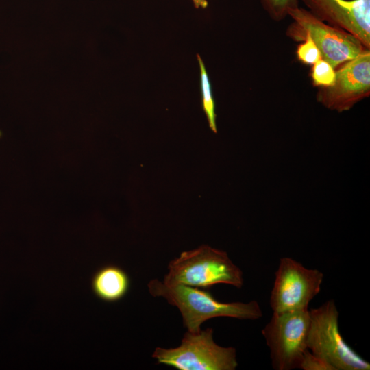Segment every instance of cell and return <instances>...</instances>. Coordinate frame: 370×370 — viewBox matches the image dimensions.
Listing matches in <instances>:
<instances>
[{
	"instance_id": "obj_8",
	"label": "cell",
	"mask_w": 370,
	"mask_h": 370,
	"mask_svg": "<svg viewBox=\"0 0 370 370\" xmlns=\"http://www.w3.org/2000/svg\"><path fill=\"white\" fill-rule=\"evenodd\" d=\"M370 95V51L366 49L336 69L332 85L318 88L316 98L326 108L342 112Z\"/></svg>"
},
{
	"instance_id": "obj_4",
	"label": "cell",
	"mask_w": 370,
	"mask_h": 370,
	"mask_svg": "<svg viewBox=\"0 0 370 370\" xmlns=\"http://www.w3.org/2000/svg\"><path fill=\"white\" fill-rule=\"evenodd\" d=\"M152 357L158 363L179 370H234L238 366L236 349L217 345L212 328L195 333L188 331L180 346L156 347Z\"/></svg>"
},
{
	"instance_id": "obj_11",
	"label": "cell",
	"mask_w": 370,
	"mask_h": 370,
	"mask_svg": "<svg viewBox=\"0 0 370 370\" xmlns=\"http://www.w3.org/2000/svg\"><path fill=\"white\" fill-rule=\"evenodd\" d=\"M200 69V87L203 109L207 116L210 129L217 133L215 104L212 97L210 82L204 62L199 54L197 55Z\"/></svg>"
},
{
	"instance_id": "obj_14",
	"label": "cell",
	"mask_w": 370,
	"mask_h": 370,
	"mask_svg": "<svg viewBox=\"0 0 370 370\" xmlns=\"http://www.w3.org/2000/svg\"><path fill=\"white\" fill-rule=\"evenodd\" d=\"M296 51L297 59L303 64L312 65L321 58V53L315 43L308 35L301 38Z\"/></svg>"
},
{
	"instance_id": "obj_3",
	"label": "cell",
	"mask_w": 370,
	"mask_h": 370,
	"mask_svg": "<svg viewBox=\"0 0 370 370\" xmlns=\"http://www.w3.org/2000/svg\"><path fill=\"white\" fill-rule=\"evenodd\" d=\"M307 348L334 370H369L370 363L344 340L338 327L339 313L334 300L310 310Z\"/></svg>"
},
{
	"instance_id": "obj_12",
	"label": "cell",
	"mask_w": 370,
	"mask_h": 370,
	"mask_svg": "<svg viewBox=\"0 0 370 370\" xmlns=\"http://www.w3.org/2000/svg\"><path fill=\"white\" fill-rule=\"evenodd\" d=\"M312 84L318 88L328 87L333 84L336 77V69L326 60L321 58L311 69Z\"/></svg>"
},
{
	"instance_id": "obj_6",
	"label": "cell",
	"mask_w": 370,
	"mask_h": 370,
	"mask_svg": "<svg viewBox=\"0 0 370 370\" xmlns=\"http://www.w3.org/2000/svg\"><path fill=\"white\" fill-rule=\"evenodd\" d=\"M310 323L308 308L273 313L262 330L275 370H292L299 367L307 348Z\"/></svg>"
},
{
	"instance_id": "obj_16",
	"label": "cell",
	"mask_w": 370,
	"mask_h": 370,
	"mask_svg": "<svg viewBox=\"0 0 370 370\" xmlns=\"http://www.w3.org/2000/svg\"><path fill=\"white\" fill-rule=\"evenodd\" d=\"M192 1L196 8L205 9L208 5V0H192Z\"/></svg>"
},
{
	"instance_id": "obj_5",
	"label": "cell",
	"mask_w": 370,
	"mask_h": 370,
	"mask_svg": "<svg viewBox=\"0 0 370 370\" xmlns=\"http://www.w3.org/2000/svg\"><path fill=\"white\" fill-rule=\"evenodd\" d=\"M288 16L293 22L286 36L300 42L304 36L308 35L319 49L321 58L335 69L368 49L351 34L321 21L306 9H292Z\"/></svg>"
},
{
	"instance_id": "obj_1",
	"label": "cell",
	"mask_w": 370,
	"mask_h": 370,
	"mask_svg": "<svg viewBox=\"0 0 370 370\" xmlns=\"http://www.w3.org/2000/svg\"><path fill=\"white\" fill-rule=\"evenodd\" d=\"M150 294L162 297L180 311L184 326L190 332H198L201 324L210 319L225 317L239 319H260L262 310L255 300L247 303H223L216 300L208 292L182 284L168 286L158 280L147 284Z\"/></svg>"
},
{
	"instance_id": "obj_15",
	"label": "cell",
	"mask_w": 370,
	"mask_h": 370,
	"mask_svg": "<svg viewBox=\"0 0 370 370\" xmlns=\"http://www.w3.org/2000/svg\"><path fill=\"white\" fill-rule=\"evenodd\" d=\"M299 369L303 370H334L324 359L307 349L301 360Z\"/></svg>"
},
{
	"instance_id": "obj_13",
	"label": "cell",
	"mask_w": 370,
	"mask_h": 370,
	"mask_svg": "<svg viewBox=\"0 0 370 370\" xmlns=\"http://www.w3.org/2000/svg\"><path fill=\"white\" fill-rule=\"evenodd\" d=\"M263 8L275 21L288 16V12L299 7V0H261Z\"/></svg>"
},
{
	"instance_id": "obj_9",
	"label": "cell",
	"mask_w": 370,
	"mask_h": 370,
	"mask_svg": "<svg viewBox=\"0 0 370 370\" xmlns=\"http://www.w3.org/2000/svg\"><path fill=\"white\" fill-rule=\"evenodd\" d=\"M314 16L341 29L370 49V0H302Z\"/></svg>"
},
{
	"instance_id": "obj_7",
	"label": "cell",
	"mask_w": 370,
	"mask_h": 370,
	"mask_svg": "<svg viewBox=\"0 0 370 370\" xmlns=\"http://www.w3.org/2000/svg\"><path fill=\"white\" fill-rule=\"evenodd\" d=\"M323 273L289 257L280 260L269 304L273 313L308 308L320 292Z\"/></svg>"
},
{
	"instance_id": "obj_2",
	"label": "cell",
	"mask_w": 370,
	"mask_h": 370,
	"mask_svg": "<svg viewBox=\"0 0 370 370\" xmlns=\"http://www.w3.org/2000/svg\"><path fill=\"white\" fill-rule=\"evenodd\" d=\"M168 269L163 281L168 286L208 288L225 284L241 288L244 282L241 269L227 254L208 245L183 251L169 262Z\"/></svg>"
},
{
	"instance_id": "obj_10",
	"label": "cell",
	"mask_w": 370,
	"mask_h": 370,
	"mask_svg": "<svg viewBox=\"0 0 370 370\" xmlns=\"http://www.w3.org/2000/svg\"><path fill=\"white\" fill-rule=\"evenodd\" d=\"M91 286L95 295L101 300L116 301L127 293L130 280L127 273L115 266H106L93 275Z\"/></svg>"
}]
</instances>
